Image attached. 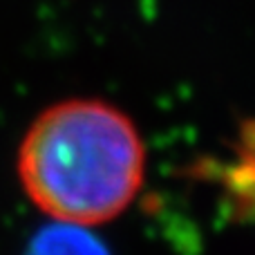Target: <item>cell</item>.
Segmentation results:
<instances>
[{
    "mask_svg": "<svg viewBox=\"0 0 255 255\" xmlns=\"http://www.w3.org/2000/svg\"><path fill=\"white\" fill-rule=\"evenodd\" d=\"M145 145L132 119L99 99H70L34 119L18 150L22 190L61 224L99 226L134 202Z\"/></svg>",
    "mask_w": 255,
    "mask_h": 255,
    "instance_id": "6da1fadb",
    "label": "cell"
},
{
    "mask_svg": "<svg viewBox=\"0 0 255 255\" xmlns=\"http://www.w3.org/2000/svg\"><path fill=\"white\" fill-rule=\"evenodd\" d=\"M83 229L85 226L56 222V226L36 235L27 255H108L106 249Z\"/></svg>",
    "mask_w": 255,
    "mask_h": 255,
    "instance_id": "7a4b0ae2",
    "label": "cell"
}]
</instances>
